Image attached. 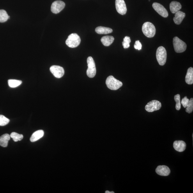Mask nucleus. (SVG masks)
<instances>
[{
  "mask_svg": "<svg viewBox=\"0 0 193 193\" xmlns=\"http://www.w3.org/2000/svg\"><path fill=\"white\" fill-rule=\"evenodd\" d=\"M144 35L148 38L153 37L155 35L156 29L154 25L150 22L144 23L142 27Z\"/></svg>",
  "mask_w": 193,
  "mask_h": 193,
  "instance_id": "obj_1",
  "label": "nucleus"
},
{
  "mask_svg": "<svg viewBox=\"0 0 193 193\" xmlns=\"http://www.w3.org/2000/svg\"><path fill=\"white\" fill-rule=\"evenodd\" d=\"M108 88L111 90H117L122 86V83L112 75L108 77L106 80Z\"/></svg>",
  "mask_w": 193,
  "mask_h": 193,
  "instance_id": "obj_2",
  "label": "nucleus"
},
{
  "mask_svg": "<svg viewBox=\"0 0 193 193\" xmlns=\"http://www.w3.org/2000/svg\"><path fill=\"white\" fill-rule=\"evenodd\" d=\"M80 37L76 33H72L68 36L66 43L69 47L73 48L77 47L80 43Z\"/></svg>",
  "mask_w": 193,
  "mask_h": 193,
  "instance_id": "obj_3",
  "label": "nucleus"
},
{
  "mask_svg": "<svg viewBox=\"0 0 193 193\" xmlns=\"http://www.w3.org/2000/svg\"><path fill=\"white\" fill-rule=\"evenodd\" d=\"M156 56L160 65H164L167 59V52L165 48L162 46L158 47L156 51Z\"/></svg>",
  "mask_w": 193,
  "mask_h": 193,
  "instance_id": "obj_4",
  "label": "nucleus"
},
{
  "mask_svg": "<svg viewBox=\"0 0 193 193\" xmlns=\"http://www.w3.org/2000/svg\"><path fill=\"white\" fill-rule=\"evenodd\" d=\"M173 45L174 50L178 53L185 52L187 49V45L186 43L177 36L173 39Z\"/></svg>",
  "mask_w": 193,
  "mask_h": 193,
  "instance_id": "obj_5",
  "label": "nucleus"
},
{
  "mask_svg": "<svg viewBox=\"0 0 193 193\" xmlns=\"http://www.w3.org/2000/svg\"><path fill=\"white\" fill-rule=\"evenodd\" d=\"M88 68L87 71V74L89 78H93L96 75V64L92 57H89L87 59Z\"/></svg>",
  "mask_w": 193,
  "mask_h": 193,
  "instance_id": "obj_6",
  "label": "nucleus"
},
{
  "mask_svg": "<svg viewBox=\"0 0 193 193\" xmlns=\"http://www.w3.org/2000/svg\"><path fill=\"white\" fill-rule=\"evenodd\" d=\"M161 107V103L157 100H152L148 102L145 107L146 111L149 112L159 110Z\"/></svg>",
  "mask_w": 193,
  "mask_h": 193,
  "instance_id": "obj_7",
  "label": "nucleus"
},
{
  "mask_svg": "<svg viewBox=\"0 0 193 193\" xmlns=\"http://www.w3.org/2000/svg\"><path fill=\"white\" fill-rule=\"evenodd\" d=\"M65 4L63 1H57L52 3L51 7V11L52 13L58 14L65 7Z\"/></svg>",
  "mask_w": 193,
  "mask_h": 193,
  "instance_id": "obj_8",
  "label": "nucleus"
},
{
  "mask_svg": "<svg viewBox=\"0 0 193 193\" xmlns=\"http://www.w3.org/2000/svg\"><path fill=\"white\" fill-rule=\"evenodd\" d=\"M152 7L155 10L158 14L163 17L166 18L168 16V12L164 6L160 4L157 3H154Z\"/></svg>",
  "mask_w": 193,
  "mask_h": 193,
  "instance_id": "obj_9",
  "label": "nucleus"
},
{
  "mask_svg": "<svg viewBox=\"0 0 193 193\" xmlns=\"http://www.w3.org/2000/svg\"><path fill=\"white\" fill-rule=\"evenodd\" d=\"M115 5L116 10L119 14L122 15L126 14L127 9L124 0H116Z\"/></svg>",
  "mask_w": 193,
  "mask_h": 193,
  "instance_id": "obj_10",
  "label": "nucleus"
},
{
  "mask_svg": "<svg viewBox=\"0 0 193 193\" xmlns=\"http://www.w3.org/2000/svg\"><path fill=\"white\" fill-rule=\"evenodd\" d=\"M50 72L55 77L61 78L64 74V71L63 67L58 66H52L50 68Z\"/></svg>",
  "mask_w": 193,
  "mask_h": 193,
  "instance_id": "obj_11",
  "label": "nucleus"
},
{
  "mask_svg": "<svg viewBox=\"0 0 193 193\" xmlns=\"http://www.w3.org/2000/svg\"><path fill=\"white\" fill-rule=\"evenodd\" d=\"M156 172L158 175L166 176H169L171 171L168 167L165 165L158 166L156 169Z\"/></svg>",
  "mask_w": 193,
  "mask_h": 193,
  "instance_id": "obj_12",
  "label": "nucleus"
},
{
  "mask_svg": "<svg viewBox=\"0 0 193 193\" xmlns=\"http://www.w3.org/2000/svg\"><path fill=\"white\" fill-rule=\"evenodd\" d=\"M174 148L176 151L179 152H182L185 150L187 144L183 141H176L174 142Z\"/></svg>",
  "mask_w": 193,
  "mask_h": 193,
  "instance_id": "obj_13",
  "label": "nucleus"
},
{
  "mask_svg": "<svg viewBox=\"0 0 193 193\" xmlns=\"http://www.w3.org/2000/svg\"><path fill=\"white\" fill-rule=\"evenodd\" d=\"M185 13L180 11H177L175 13V16L174 18V21L176 24H180L185 17Z\"/></svg>",
  "mask_w": 193,
  "mask_h": 193,
  "instance_id": "obj_14",
  "label": "nucleus"
},
{
  "mask_svg": "<svg viewBox=\"0 0 193 193\" xmlns=\"http://www.w3.org/2000/svg\"><path fill=\"white\" fill-rule=\"evenodd\" d=\"M169 8L172 13L175 14L177 11L181 10L182 8V6L178 2L172 1L170 4Z\"/></svg>",
  "mask_w": 193,
  "mask_h": 193,
  "instance_id": "obj_15",
  "label": "nucleus"
},
{
  "mask_svg": "<svg viewBox=\"0 0 193 193\" xmlns=\"http://www.w3.org/2000/svg\"><path fill=\"white\" fill-rule=\"evenodd\" d=\"M114 39L113 36H103L101 40L103 45L105 46H109L113 43Z\"/></svg>",
  "mask_w": 193,
  "mask_h": 193,
  "instance_id": "obj_16",
  "label": "nucleus"
},
{
  "mask_svg": "<svg viewBox=\"0 0 193 193\" xmlns=\"http://www.w3.org/2000/svg\"><path fill=\"white\" fill-rule=\"evenodd\" d=\"M44 134V132L42 130L36 131L32 135L30 138L31 141L34 142L37 141L43 137Z\"/></svg>",
  "mask_w": 193,
  "mask_h": 193,
  "instance_id": "obj_17",
  "label": "nucleus"
},
{
  "mask_svg": "<svg viewBox=\"0 0 193 193\" xmlns=\"http://www.w3.org/2000/svg\"><path fill=\"white\" fill-rule=\"evenodd\" d=\"M185 81L188 84H193V68L190 67L188 69L185 77Z\"/></svg>",
  "mask_w": 193,
  "mask_h": 193,
  "instance_id": "obj_18",
  "label": "nucleus"
},
{
  "mask_svg": "<svg viewBox=\"0 0 193 193\" xmlns=\"http://www.w3.org/2000/svg\"><path fill=\"white\" fill-rule=\"evenodd\" d=\"M10 135L8 134H5L0 137V146L6 148L8 146V142L10 139Z\"/></svg>",
  "mask_w": 193,
  "mask_h": 193,
  "instance_id": "obj_19",
  "label": "nucleus"
},
{
  "mask_svg": "<svg viewBox=\"0 0 193 193\" xmlns=\"http://www.w3.org/2000/svg\"><path fill=\"white\" fill-rule=\"evenodd\" d=\"M96 32L98 34H108L112 33V29L109 28L100 26L96 27Z\"/></svg>",
  "mask_w": 193,
  "mask_h": 193,
  "instance_id": "obj_20",
  "label": "nucleus"
},
{
  "mask_svg": "<svg viewBox=\"0 0 193 193\" xmlns=\"http://www.w3.org/2000/svg\"><path fill=\"white\" fill-rule=\"evenodd\" d=\"M10 18V16L8 15L5 10H0V22H5L9 19Z\"/></svg>",
  "mask_w": 193,
  "mask_h": 193,
  "instance_id": "obj_21",
  "label": "nucleus"
},
{
  "mask_svg": "<svg viewBox=\"0 0 193 193\" xmlns=\"http://www.w3.org/2000/svg\"><path fill=\"white\" fill-rule=\"evenodd\" d=\"M9 86L11 88H15L20 85L22 84L21 80L15 79H9L8 80Z\"/></svg>",
  "mask_w": 193,
  "mask_h": 193,
  "instance_id": "obj_22",
  "label": "nucleus"
},
{
  "mask_svg": "<svg viewBox=\"0 0 193 193\" xmlns=\"http://www.w3.org/2000/svg\"><path fill=\"white\" fill-rule=\"evenodd\" d=\"M10 137L13 139V141L15 142L21 141L24 138V136L22 135L19 134L15 132L11 133Z\"/></svg>",
  "mask_w": 193,
  "mask_h": 193,
  "instance_id": "obj_23",
  "label": "nucleus"
},
{
  "mask_svg": "<svg viewBox=\"0 0 193 193\" xmlns=\"http://www.w3.org/2000/svg\"><path fill=\"white\" fill-rule=\"evenodd\" d=\"M174 100L176 102V109L177 110H180L181 108L180 96L179 94H177L174 96Z\"/></svg>",
  "mask_w": 193,
  "mask_h": 193,
  "instance_id": "obj_24",
  "label": "nucleus"
},
{
  "mask_svg": "<svg viewBox=\"0 0 193 193\" xmlns=\"http://www.w3.org/2000/svg\"><path fill=\"white\" fill-rule=\"evenodd\" d=\"M10 121V119L2 115H0V126H6Z\"/></svg>",
  "mask_w": 193,
  "mask_h": 193,
  "instance_id": "obj_25",
  "label": "nucleus"
},
{
  "mask_svg": "<svg viewBox=\"0 0 193 193\" xmlns=\"http://www.w3.org/2000/svg\"><path fill=\"white\" fill-rule=\"evenodd\" d=\"M131 42L130 38L129 36H126L123 39L122 45L124 48H128L130 46V43Z\"/></svg>",
  "mask_w": 193,
  "mask_h": 193,
  "instance_id": "obj_26",
  "label": "nucleus"
},
{
  "mask_svg": "<svg viewBox=\"0 0 193 193\" xmlns=\"http://www.w3.org/2000/svg\"><path fill=\"white\" fill-rule=\"evenodd\" d=\"M193 110V98H191L190 100L189 103L186 107V111L188 114L191 113Z\"/></svg>",
  "mask_w": 193,
  "mask_h": 193,
  "instance_id": "obj_27",
  "label": "nucleus"
},
{
  "mask_svg": "<svg viewBox=\"0 0 193 193\" xmlns=\"http://www.w3.org/2000/svg\"><path fill=\"white\" fill-rule=\"evenodd\" d=\"M190 100L187 98V96H185V97L183 98L181 101V103L182 105L183 106L186 108L187 106V105L189 103Z\"/></svg>",
  "mask_w": 193,
  "mask_h": 193,
  "instance_id": "obj_28",
  "label": "nucleus"
},
{
  "mask_svg": "<svg viewBox=\"0 0 193 193\" xmlns=\"http://www.w3.org/2000/svg\"><path fill=\"white\" fill-rule=\"evenodd\" d=\"M142 45L141 42L139 41H135V44L134 45V48L135 49L139 50H141L142 49Z\"/></svg>",
  "mask_w": 193,
  "mask_h": 193,
  "instance_id": "obj_29",
  "label": "nucleus"
},
{
  "mask_svg": "<svg viewBox=\"0 0 193 193\" xmlns=\"http://www.w3.org/2000/svg\"><path fill=\"white\" fill-rule=\"evenodd\" d=\"M105 193H114V192L113 191L110 192L109 191H107L105 192Z\"/></svg>",
  "mask_w": 193,
  "mask_h": 193,
  "instance_id": "obj_30",
  "label": "nucleus"
}]
</instances>
